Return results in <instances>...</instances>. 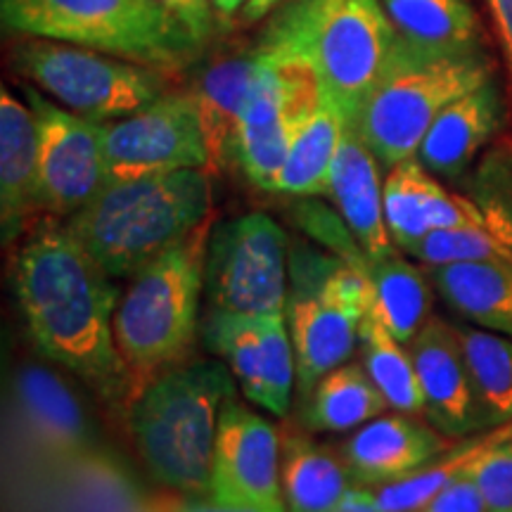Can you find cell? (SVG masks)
Returning a JSON list of instances; mask_svg holds the SVG:
<instances>
[{
	"label": "cell",
	"mask_w": 512,
	"mask_h": 512,
	"mask_svg": "<svg viewBox=\"0 0 512 512\" xmlns=\"http://www.w3.org/2000/svg\"><path fill=\"white\" fill-rule=\"evenodd\" d=\"M302 425L309 432H349L358 430L377 415L389 411L377 384L363 368V363L347 361L330 370L313 387L302 403Z\"/></svg>",
	"instance_id": "83f0119b"
},
{
	"label": "cell",
	"mask_w": 512,
	"mask_h": 512,
	"mask_svg": "<svg viewBox=\"0 0 512 512\" xmlns=\"http://www.w3.org/2000/svg\"><path fill=\"white\" fill-rule=\"evenodd\" d=\"M491 17H494L498 38L505 53V67H508V88L512 105V0H486Z\"/></svg>",
	"instance_id": "8d00e7d4"
},
{
	"label": "cell",
	"mask_w": 512,
	"mask_h": 512,
	"mask_svg": "<svg viewBox=\"0 0 512 512\" xmlns=\"http://www.w3.org/2000/svg\"><path fill=\"white\" fill-rule=\"evenodd\" d=\"M380 162L356 124L344 126L335 164L330 171L328 197L370 259L399 252L384 221V181Z\"/></svg>",
	"instance_id": "ffe728a7"
},
{
	"label": "cell",
	"mask_w": 512,
	"mask_h": 512,
	"mask_svg": "<svg viewBox=\"0 0 512 512\" xmlns=\"http://www.w3.org/2000/svg\"><path fill=\"white\" fill-rule=\"evenodd\" d=\"M451 439L408 413H382L351 432L339 446L351 477L361 486L396 482L434 463Z\"/></svg>",
	"instance_id": "ac0fdd59"
},
{
	"label": "cell",
	"mask_w": 512,
	"mask_h": 512,
	"mask_svg": "<svg viewBox=\"0 0 512 512\" xmlns=\"http://www.w3.org/2000/svg\"><path fill=\"white\" fill-rule=\"evenodd\" d=\"M430 278L448 306L479 328L512 339V264H446Z\"/></svg>",
	"instance_id": "484cf974"
},
{
	"label": "cell",
	"mask_w": 512,
	"mask_h": 512,
	"mask_svg": "<svg viewBox=\"0 0 512 512\" xmlns=\"http://www.w3.org/2000/svg\"><path fill=\"white\" fill-rule=\"evenodd\" d=\"M214 216L128 280L114 311V339L138 394L195 354L204 261Z\"/></svg>",
	"instance_id": "5b68a950"
},
{
	"label": "cell",
	"mask_w": 512,
	"mask_h": 512,
	"mask_svg": "<svg viewBox=\"0 0 512 512\" xmlns=\"http://www.w3.org/2000/svg\"><path fill=\"white\" fill-rule=\"evenodd\" d=\"M12 67L64 110L98 124L128 117L171 91V74L50 38H19Z\"/></svg>",
	"instance_id": "9c48e42d"
},
{
	"label": "cell",
	"mask_w": 512,
	"mask_h": 512,
	"mask_svg": "<svg viewBox=\"0 0 512 512\" xmlns=\"http://www.w3.org/2000/svg\"><path fill=\"white\" fill-rule=\"evenodd\" d=\"M159 3L174 12L202 46L214 34V8L209 0H159Z\"/></svg>",
	"instance_id": "d590c367"
},
{
	"label": "cell",
	"mask_w": 512,
	"mask_h": 512,
	"mask_svg": "<svg viewBox=\"0 0 512 512\" xmlns=\"http://www.w3.org/2000/svg\"><path fill=\"white\" fill-rule=\"evenodd\" d=\"M489 425L512 422V339L494 330L453 325Z\"/></svg>",
	"instance_id": "4dcf8cb0"
},
{
	"label": "cell",
	"mask_w": 512,
	"mask_h": 512,
	"mask_svg": "<svg viewBox=\"0 0 512 512\" xmlns=\"http://www.w3.org/2000/svg\"><path fill=\"white\" fill-rule=\"evenodd\" d=\"M280 3H283V0H249L247 8L240 12L242 22L252 24V22H256V19L268 15V12H271L275 5H280Z\"/></svg>",
	"instance_id": "f35d334b"
},
{
	"label": "cell",
	"mask_w": 512,
	"mask_h": 512,
	"mask_svg": "<svg viewBox=\"0 0 512 512\" xmlns=\"http://www.w3.org/2000/svg\"><path fill=\"white\" fill-rule=\"evenodd\" d=\"M503 121V98L491 79L463 98L453 100L422 138L418 157L430 174L458 178L479 150L496 136Z\"/></svg>",
	"instance_id": "603a6c76"
},
{
	"label": "cell",
	"mask_w": 512,
	"mask_h": 512,
	"mask_svg": "<svg viewBox=\"0 0 512 512\" xmlns=\"http://www.w3.org/2000/svg\"><path fill=\"white\" fill-rule=\"evenodd\" d=\"M486 512H512V441L491 448L472 470Z\"/></svg>",
	"instance_id": "d6a6232c"
},
{
	"label": "cell",
	"mask_w": 512,
	"mask_h": 512,
	"mask_svg": "<svg viewBox=\"0 0 512 512\" xmlns=\"http://www.w3.org/2000/svg\"><path fill=\"white\" fill-rule=\"evenodd\" d=\"M264 69V50L233 53L211 60L190 86L197 117L207 140L209 171L238 164V131L247 100Z\"/></svg>",
	"instance_id": "d6986e66"
},
{
	"label": "cell",
	"mask_w": 512,
	"mask_h": 512,
	"mask_svg": "<svg viewBox=\"0 0 512 512\" xmlns=\"http://www.w3.org/2000/svg\"><path fill=\"white\" fill-rule=\"evenodd\" d=\"M107 185L207 169L209 150L190 91H169L128 117L102 124Z\"/></svg>",
	"instance_id": "7c38bea8"
},
{
	"label": "cell",
	"mask_w": 512,
	"mask_h": 512,
	"mask_svg": "<svg viewBox=\"0 0 512 512\" xmlns=\"http://www.w3.org/2000/svg\"><path fill=\"white\" fill-rule=\"evenodd\" d=\"M211 192L207 169L133 178L107 185L64 223L102 271L131 280L214 216Z\"/></svg>",
	"instance_id": "3957f363"
},
{
	"label": "cell",
	"mask_w": 512,
	"mask_h": 512,
	"mask_svg": "<svg viewBox=\"0 0 512 512\" xmlns=\"http://www.w3.org/2000/svg\"><path fill=\"white\" fill-rule=\"evenodd\" d=\"M373 306L368 278L330 249L290 245V292L285 318L297 358L302 403L323 375L351 361L361 323Z\"/></svg>",
	"instance_id": "ba28073f"
},
{
	"label": "cell",
	"mask_w": 512,
	"mask_h": 512,
	"mask_svg": "<svg viewBox=\"0 0 512 512\" xmlns=\"http://www.w3.org/2000/svg\"><path fill=\"white\" fill-rule=\"evenodd\" d=\"M422 266L446 264H512V249L486 228L434 230L406 252Z\"/></svg>",
	"instance_id": "1f68e13d"
},
{
	"label": "cell",
	"mask_w": 512,
	"mask_h": 512,
	"mask_svg": "<svg viewBox=\"0 0 512 512\" xmlns=\"http://www.w3.org/2000/svg\"><path fill=\"white\" fill-rule=\"evenodd\" d=\"M5 31L50 38L178 74L202 43L159 0H0Z\"/></svg>",
	"instance_id": "8992f818"
},
{
	"label": "cell",
	"mask_w": 512,
	"mask_h": 512,
	"mask_svg": "<svg viewBox=\"0 0 512 512\" xmlns=\"http://www.w3.org/2000/svg\"><path fill=\"white\" fill-rule=\"evenodd\" d=\"M332 512H384V510H380V505H377L373 489H370V486L358 484V486H351L347 496L339 501V505Z\"/></svg>",
	"instance_id": "74e56055"
},
{
	"label": "cell",
	"mask_w": 512,
	"mask_h": 512,
	"mask_svg": "<svg viewBox=\"0 0 512 512\" xmlns=\"http://www.w3.org/2000/svg\"><path fill=\"white\" fill-rule=\"evenodd\" d=\"M335 254L368 278L370 290H373L370 311L377 320L401 344L411 342L432 316V290L425 273L401 252L384 256V259H370L354 235H347L339 242Z\"/></svg>",
	"instance_id": "cb8c5ba5"
},
{
	"label": "cell",
	"mask_w": 512,
	"mask_h": 512,
	"mask_svg": "<svg viewBox=\"0 0 512 512\" xmlns=\"http://www.w3.org/2000/svg\"><path fill=\"white\" fill-rule=\"evenodd\" d=\"M496 176L501 178V192L512 202V166L510 164H501L496 169Z\"/></svg>",
	"instance_id": "60d3db41"
},
{
	"label": "cell",
	"mask_w": 512,
	"mask_h": 512,
	"mask_svg": "<svg viewBox=\"0 0 512 512\" xmlns=\"http://www.w3.org/2000/svg\"><path fill=\"white\" fill-rule=\"evenodd\" d=\"M38 209V128L29 105L0 91V228L3 247L27 233Z\"/></svg>",
	"instance_id": "7402d4cb"
},
{
	"label": "cell",
	"mask_w": 512,
	"mask_h": 512,
	"mask_svg": "<svg viewBox=\"0 0 512 512\" xmlns=\"http://www.w3.org/2000/svg\"><path fill=\"white\" fill-rule=\"evenodd\" d=\"M211 354L221 356L247 401L275 418H287L297 389V358L285 313L242 316L207 311L200 325Z\"/></svg>",
	"instance_id": "5bb4252c"
},
{
	"label": "cell",
	"mask_w": 512,
	"mask_h": 512,
	"mask_svg": "<svg viewBox=\"0 0 512 512\" xmlns=\"http://www.w3.org/2000/svg\"><path fill=\"white\" fill-rule=\"evenodd\" d=\"M17 406L31 439L60 463H83L95 437L74 389L55 370L27 363L15 377Z\"/></svg>",
	"instance_id": "44dd1931"
},
{
	"label": "cell",
	"mask_w": 512,
	"mask_h": 512,
	"mask_svg": "<svg viewBox=\"0 0 512 512\" xmlns=\"http://www.w3.org/2000/svg\"><path fill=\"white\" fill-rule=\"evenodd\" d=\"M358 349H361L363 368L392 411L408 415L425 413V399H422L411 351L384 328L373 311H368L361 323Z\"/></svg>",
	"instance_id": "f546056e"
},
{
	"label": "cell",
	"mask_w": 512,
	"mask_h": 512,
	"mask_svg": "<svg viewBox=\"0 0 512 512\" xmlns=\"http://www.w3.org/2000/svg\"><path fill=\"white\" fill-rule=\"evenodd\" d=\"M384 221L401 252H408L434 230L486 228L489 216L479 202L453 195L418 157L392 166L384 178Z\"/></svg>",
	"instance_id": "e0dca14e"
},
{
	"label": "cell",
	"mask_w": 512,
	"mask_h": 512,
	"mask_svg": "<svg viewBox=\"0 0 512 512\" xmlns=\"http://www.w3.org/2000/svg\"><path fill=\"white\" fill-rule=\"evenodd\" d=\"M261 50L264 69L238 131V166L256 188L271 192L292 140L316 114L325 91L309 60Z\"/></svg>",
	"instance_id": "8fae6325"
},
{
	"label": "cell",
	"mask_w": 512,
	"mask_h": 512,
	"mask_svg": "<svg viewBox=\"0 0 512 512\" xmlns=\"http://www.w3.org/2000/svg\"><path fill=\"white\" fill-rule=\"evenodd\" d=\"M38 128V209L55 219L91 204L107 188L102 124L24 88Z\"/></svg>",
	"instance_id": "4fadbf2b"
},
{
	"label": "cell",
	"mask_w": 512,
	"mask_h": 512,
	"mask_svg": "<svg viewBox=\"0 0 512 512\" xmlns=\"http://www.w3.org/2000/svg\"><path fill=\"white\" fill-rule=\"evenodd\" d=\"M145 512H268L259 508H247V505L221 503L209 494H183V491L166 489L164 494L150 498Z\"/></svg>",
	"instance_id": "836d02e7"
},
{
	"label": "cell",
	"mask_w": 512,
	"mask_h": 512,
	"mask_svg": "<svg viewBox=\"0 0 512 512\" xmlns=\"http://www.w3.org/2000/svg\"><path fill=\"white\" fill-rule=\"evenodd\" d=\"M209 496L230 505L287 512L280 482V430L238 396L223 408Z\"/></svg>",
	"instance_id": "9a60e30c"
},
{
	"label": "cell",
	"mask_w": 512,
	"mask_h": 512,
	"mask_svg": "<svg viewBox=\"0 0 512 512\" xmlns=\"http://www.w3.org/2000/svg\"><path fill=\"white\" fill-rule=\"evenodd\" d=\"M396 34L427 50H477L479 22L467 0H380Z\"/></svg>",
	"instance_id": "f1b7e54d"
},
{
	"label": "cell",
	"mask_w": 512,
	"mask_h": 512,
	"mask_svg": "<svg viewBox=\"0 0 512 512\" xmlns=\"http://www.w3.org/2000/svg\"><path fill=\"white\" fill-rule=\"evenodd\" d=\"M418 512H486V505L475 479H472V472H467V475L453 479Z\"/></svg>",
	"instance_id": "e575fe53"
},
{
	"label": "cell",
	"mask_w": 512,
	"mask_h": 512,
	"mask_svg": "<svg viewBox=\"0 0 512 512\" xmlns=\"http://www.w3.org/2000/svg\"><path fill=\"white\" fill-rule=\"evenodd\" d=\"M12 283L36 349L126 418L138 387L114 339L117 280L102 271L67 223L48 216L19 242Z\"/></svg>",
	"instance_id": "6da1fadb"
},
{
	"label": "cell",
	"mask_w": 512,
	"mask_h": 512,
	"mask_svg": "<svg viewBox=\"0 0 512 512\" xmlns=\"http://www.w3.org/2000/svg\"><path fill=\"white\" fill-rule=\"evenodd\" d=\"M494 79V64L477 50H427L399 36L387 72L368 95L356 126L382 169L418 155L434 119L465 93Z\"/></svg>",
	"instance_id": "52a82bcc"
},
{
	"label": "cell",
	"mask_w": 512,
	"mask_h": 512,
	"mask_svg": "<svg viewBox=\"0 0 512 512\" xmlns=\"http://www.w3.org/2000/svg\"><path fill=\"white\" fill-rule=\"evenodd\" d=\"M406 347L418 373L427 422L448 439L489 430L456 328L439 316H430Z\"/></svg>",
	"instance_id": "2e32d148"
},
{
	"label": "cell",
	"mask_w": 512,
	"mask_h": 512,
	"mask_svg": "<svg viewBox=\"0 0 512 512\" xmlns=\"http://www.w3.org/2000/svg\"><path fill=\"white\" fill-rule=\"evenodd\" d=\"M399 43L380 0H292L261 36V48L313 64L323 91L356 124Z\"/></svg>",
	"instance_id": "277c9868"
},
{
	"label": "cell",
	"mask_w": 512,
	"mask_h": 512,
	"mask_svg": "<svg viewBox=\"0 0 512 512\" xmlns=\"http://www.w3.org/2000/svg\"><path fill=\"white\" fill-rule=\"evenodd\" d=\"M238 380L223 361L190 358L152 380L128 411V432L164 489L209 494L223 408Z\"/></svg>",
	"instance_id": "7a4b0ae2"
},
{
	"label": "cell",
	"mask_w": 512,
	"mask_h": 512,
	"mask_svg": "<svg viewBox=\"0 0 512 512\" xmlns=\"http://www.w3.org/2000/svg\"><path fill=\"white\" fill-rule=\"evenodd\" d=\"M209 3L223 19H230L233 15H238V12L245 10L249 0H209Z\"/></svg>",
	"instance_id": "ab89813d"
},
{
	"label": "cell",
	"mask_w": 512,
	"mask_h": 512,
	"mask_svg": "<svg viewBox=\"0 0 512 512\" xmlns=\"http://www.w3.org/2000/svg\"><path fill=\"white\" fill-rule=\"evenodd\" d=\"M347 124L349 121L344 119L342 110L325 95L316 114L292 140L271 192L290 197L328 195L330 171Z\"/></svg>",
	"instance_id": "4316f807"
},
{
	"label": "cell",
	"mask_w": 512,
	"mask_h": 512,
	"mask_svg": "<svg viewBox=\"0 0 512 512\" xmlns=\"http://www.w3.org/2000/svg\"><path fill=\"white\" fill-rule=\"evenodd\" d=\"M280 430V482L287 512H332L354 486L342 451L318 444L299 422L283 418Z\"/></svg>",
	"instance_id": "d4e9b609"
},
{
	"label": "cell",
	"mask_w": 512,
	"mask_h": 512,
	"mask_svg": "<svg viewBox=\"0 0 512 512\" xmlns=\"http://www.w3.org/2000/svg\"><path fill=\"white\" fill-rule=\"evenodd\" d=\"M290 245L283 226L261 211L214 223L204 261L209 309L242 316L285 313Z\"/></svg>",
	"instance_id": "30bf717a"
}]
</instances>
